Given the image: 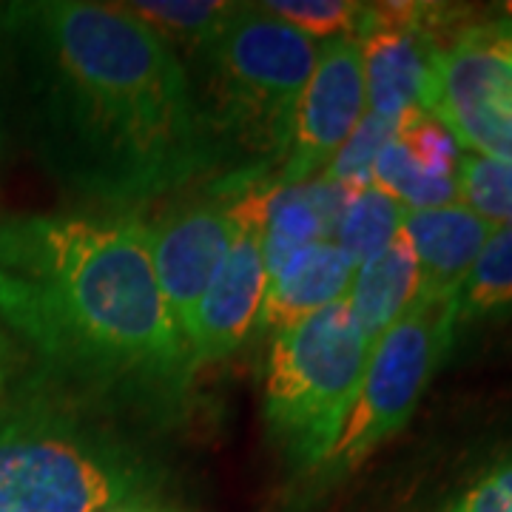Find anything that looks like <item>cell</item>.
Here are the masks:
<instances>
[{"mask_svg":"<svg viewBox=\"0 0 512 512\" xmlns=\"http://www.w3.org/2000/svg\"><path fill=\"white\" fill-rule=\"evenodd\" d=\"M262 9L285 20L296 32L311 37L313 43L356 37L365 15V3H353V0H274V3H262Z\"/></svg>","mask_w":512,"mask_h":512,"instance_id":"ffe728a7","label":"cell"},{"mask_svg":"<svg viewBox=\"0 0 512 512\" xmlns=\"http://www.w3.org/2000/svg\"><path fill=\"white\" fill-rule=\"evenodd\" d=\"M456 333L512 311V225H498L453 296Z\"/></svg>","mask_w":512,"mask_h":512,"instance_id":"5bb4252c","label":"cell"},{"mask_svg":"<svg viewBox=\"0 0 512 512\" xmlns=\"http://www.w3.org/2000/svg\"><path fill=\"white\" fill-rule=\"evenodd\" d=\"M3 384H6V342L0 336V390H3Z\"/></svg>","mask_w":512,"mask_h":512,"instance_id":"cb8c5ba5","label":"cell"},{"mask_svg":"<svg viewBox=\"0 0 512 512\" xmlns=\"http://www.w3.org/2000/svg\"><path fill=\"white\" fill-rule=\"evenodd\" d=\"M424 111L461 151L512 160V20H464L439 37Z\"/></svg>","mask_w":512,"mask_h":512,"instance_id":"52a82bcc","label":"cell"},{"mask_svg":"<svg viewBox=\"0 0 512 512\" xmlns=\"http://www.w3.org/2000/svg\"><path fill=\"white\" fill-rule=\"evenodd\" d=\"M103 512H163V510H154V507H143V504H114L109 510Z\"/></svg>","mask_w":512,"mask_h":512,"instance_id":"603a6c76","label":"cell"},{"mask_svg":"<svg viewBox=\"0 0 512 512\" xmlns=\"http://www.w3.org/2000/svg\"><path fill=\"white\" fill-rule=\"evenodd\" d=\"M123 6L140 23H146L154 35L163 37L171 49L185 46L194 52H200L239 9V3H217V0H146V3H123Z\"/></svg>","mask_w":512,"mask_h":512,"instance_id":"e0dca14e","label":"cell"},{"mask_svg":"<svg viewBox=\"0 0 512 512\" xmlns=\"http://www.w3.org/2000/svg\"><path fill=\"white\" fill-rule=\"evenodd\" d=\"M370 185H376L387 197L402 202L407 211H427L458 202L456 180L433 177L424 165L407 151L399 137H393L382 148L379 160L373 165Z\"/></svg>","mask_w":512,"mask_h":512,"instance_id":"ac0fdd59","label":"cell"},{"mask_svg":"<svg viewBox=\"0 0 512 512\" xmlns=\"http://www.w3.org/2000/svg\"><path fill=\"white\" fill-rule=\"evenodd\" d=\"M370 342L345 302L276 330L265 373V419L302 467L328 456L365 376Z\"/></svg>","mask_w":512,"mask_h":512,"instance_id":"277c9868","label":"cell"},{"mask_svg":"<svg viewBox=\"0 0 512 512\" xmlns=\"http://www.w3.org/2000/svg\"><path fill=\"white\" fill-rule=\"evenodd\" d=\"M453 339V296H419L416 305L370 345L359 393L319 470L348 476L384 441L404 430L453 348Z\"/></svg>","mask_w":512,"mask_h":512,"instance_id":"8992f818","label":"cell"},{"mask_svg":"<svg viewBox=\"0 0 512 512\" xmlns=\"http://www.w3.org/2000/svg\"><path fill=\"white\" fill-rule=\"evenodd\" d=\"M458 202L493 225H512V160L461 151L456 165Z\"/></svg>","mask_w":512,"mask_h":512,"instance_id":"d6986e66","label":"cell"},{"mask_svg":"<svg viewBox=\"0 0 512 512\" xmlns=\"http://www.w3.org/2000/svg\"><path fill=\"white\" fill-rule=\"evenodd\" d=\"M197 55L208 66L214 109L205 111L222 146L228 131L248 151H285L296 100L319 43L259 6H242Z\"/></svg>","mask_w":512,"mask_h":512,"instance_id":"3957f363","label":"cell"},{"mask_svg":"<svg viewBox=\"0 0 512 512\" xmlns=\"http://www.w3.org/2000/svg\"><path fill=\"white\" fill-rule=\"evenodd\" d=\"M274 185L262 177L231 180L234 237L208 291L202 293L185 336L191 373L234 353L262 316V305L268 296L262 234L265 208Z\"/></svg>","mask_w":512,"mask_h":512,"instance_id":"ba28073f","label":"cell"},{"mask_svg":"<svg viewBox=\"0 0 512 512\" xmlns=\"http://www.w3.org/2000/svg\"><path fill=\"white\" fill-rule=\"evenodd\" d=\"M421 296L416 254L404 231L384 251L356 268L348 308L367 342L373 345L384 330L396 325Z\"/></svg>","mask_w":512,"mask_h":512,"instance_id":"4fadbf2b","label":"cell"},{"mask_svg":"<svg viewBox=\"0 0 512 512\" xmlns=\"http://www.w3.org/2000/svg\"><path fill=\"white\" fill-rule=\"evenodd\" d=\"M404 217H407V208L402 202L387 197L376 185H365L350 197L348 208L336 225L333 242L356 265H362L402 234Z\"/></svg>","mask_w":512,"mask_h":512,"instance_id":"2e32d148","label":"cell"},{"mask_svg":"<svg viewBox=\"0 0 512 512\" xmlns=\"http://www.w3.org/2000/svg\"><path fill=\"white\" fill-rule=\"evenodd\" d=\"M356 262L333 239L313 242L271 279L262 305V325L282 330L311 313L345 302L356 276Z\"/></svg>","mask_w":512,"mask_h":512,"instance_id":"7c38bea8","label":"cell"},{"mask_svg":"<svg viewBox=\"0 0 512 512\" xmlns=\"http://www.w3.org/2000/svg\"><path fill=\"white\" fill-rule=\"evenodd\" d=\"M367 114L365 72L356 37L319 43V55L296 100L279 185H302L325 174L339 148Z\"/></svg>","mask_w":512,"mask_h":512,"instance_id":"9c48e42d","label":"cell"},{"mask_svg":"<svg viewBox=\"0 0 512 512\" xmlns=\"http://www.w3.org/2000/svg\"><path fill=\"white\" fill-rule=\"evenodd\" d=\"M0 18L49 163L77 197L128 217L214 168L222 146L188 69L126 6L37 0Z\"/></svg>","mask_w":512,"mask_h":512,"instance_id":"6da1fadb","label":"cell"},{"mask_svg":"<svg viewBox=\"0 0 512 512\" xmlns=\"http://www.w3.org/2000/svg\"><path fill=\"white\" fill-rule=\"evenodd\" d=\"M0 316L94 393L174 399L194 376L131 217L0 220Z\"/></svg>","mask_w":512,"mask_h":512,"instance_id":"7a4b0ae2","label":"cell"},{"mask_svg":"<svg viewBox=\"0 0 512 512\" xmlns=\"http://www.w3.org/2000/svg\"><path fill=\"white\" fill-rule=\"evenodd\" d=\"M495 228L498 225L473 214L461 202L407 211L402 231L419 262L421 296H456Z\"/></svg>","mask_w":512,"mask_h":512,"instance_id":"8fae6325","label":"cell"},{"mask_svg":"<svg viewBox=\"0 0 512 512\" xmlns=\"http://www.w3.org/2000/svg\"><path fill=\"white\" fill-rule=\"evenodd\" d=\"M231 237V194L220 200L194 202L165 217L163 222L148 225L151 265L183 342L202 293L208 291L211 279L228 254Z\"/></svg>","mask_w":512,"mask_h":512,"instance_id":"30bf717a","label":"cell"},{"mask_svg":"<svg viewBox=\"0 0 512 512\" xmlns=\"http://www.w3.org/2000/svg\"><path fill=\"white\" fill-rule=\"evenodd\" d=\"M450 512H512V458L478 478Z\"/></svg>","mask_w":512,"mask_h":512,"instance_id":"7402d4cb","label":"cell"},{"mask_svg":"<svg viewBox=\"0 0 512 512\" xmlns=\"http://www.w3.org/2000/svg\"><path fill=\"white\" fill-rule=\"evenodd\" d=\"M325 228L316 214L308 185H274L268 208H265V234H262V254H265V271L268 285L293 256L313 242H322Z\"/></svg>","mask_w":512,"mask_h":512,"instance_id":"9a60e30c","label":"cell"},{"mask_svg":"<svg viewBox=\"0 0 512 512\" xmlns=\"http://www.w3.org/2000/svg\"><path fill=\"white\" fill-rule=\"evenodd\" d=\"M143 484L140 461L80 424L0 410V512H103Z\"/></svg>","mask_w":512,"mask_h":512,"instance_id":"5b68a950","label":"cell"},{"mask_svg":"<svg viewBox=\"0 0 512 512\" xmlns=\"http://www.w3.org/2000/svg\"><path fill=\"white\" fill-rule=\"evenodd\" d=\"M396 128H399L396 123H387V120L367 111L362 123L348 137V143L339 148V154L333 157V163L328 165L325 174H330L339 183L356 185V188L370 185L373 165L379 160L382 148L396 137Z\"/></svg>","mask_w":512,"mask_h":512,"instance_id":"44dd1931","label":"cell"}]
</instances>
